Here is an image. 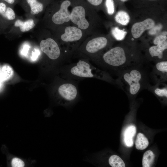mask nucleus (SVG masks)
I'll return each instance as SVG.
<instances>
[{
  "label": "nucleus",
  "mask_w": 167,
  "mask_h": 167,
  "mask_svg": "<svg viewBox=\"0 0 167 167\" xmlns=\"http://www.w3.org/2000/svg\"><path fill=\"white\" fill-rule=\"evenodd\" d=\"M50 0H20L19 4L26 13V15L37 19L44 14Z\"/></svg>",
  "instance_id": "11"
},
{
  "label": "nucleus",
  "mask_w": 167,
  "mask_h": 167,
  "mask_svg": "<svg viewBox=\"0 0 167 167\" xmlns=\"http://www.w3.org/2000/svg\"><path fill=\"white\" fill-rule=\"evenodd\" d=\"M147 89L159 97L167 98V85L165 83H157L154 85L150 84Z\"/></svg>",
  "instance_id": "16"
},
{
  "label": "nucleus",
  "mask_w": 167,
  "mask_h": 167,
  "mask_svg": "<svg viewBox=\"0 0 167 167\" xmlns=\"http://www.w3.org/2000/svg\"><path fill=\"white\" fill-rule=\"evenodd\" d=\"M40 52L39 50L35 49L32 53L31 59L32 60L34 61L36 60L38 58L39 55L40 54Z\"/></svg>",
  "instance_id": "28"
},
{
  "label": "nucleus",
  "mask_w": 167,
  "mask_h": 167,
  "mask_svg": "<svg viewBox=\"0 0 167 167\" xmlns=\"http://www.w3.org/2000/svg\"><path fill=\"white\" fill-rule=\"evenodd\" d=\"M29 48V46L27 45H25L23 46L21 50V54L24 56H26L27 54Z\"/></svg>",
  "instance_id": "30"
},
{
  "label": "nucleus",
  "mask_w": 167,
  "mask_h": 167,
  "mask_svg": "<svg viewBox=\"0 0 167 167\" xmlns=\"http://www.w3.org/2000/svg\"><path fill=\"white\" fill-rule=\"evenodd\" d=\"M13 71L9 65L5 64L1 66L0 68V80L2 82L9 79L13 75Z\"/></svg>",
  "instance_id": "18"
},
{
  "label": "nucleus",
  "mask_w": 167,
  "mask_h": 167,
  "mask_svg": "<svg viewBox=\"0 0 167 167\" xmlns=\"http://www.w3.org/2000/svg\"><path fill=\"white\" fill-rule=\"evenodd\" d=\"M110 41L106 36L94 33L87 36L77 50L76 53L94 61L109 48Z\"/></svg>",
  "instance_id": "7"
},
{
  "label": "nucleus",
  "mask_w": 167,
  "mask_h": 167,
  "mask_svg": "<svg viewBox=\"0 0 167 167\" xmlns=\"http://www.w3.org/2000/svg\"><path fill=\"white\" fill-rule=\"evenodd\" d=\"M167 49V40L156 45L150 47L148 50L150 60L156 62L166 60L164 58V52Z\"/></svg>",
  "instance_id": "14"
},
{
  "label": "nucleus",
  "mask_w": 167,
  "mask_h": 167,
  "mask_svg": "<svg viewBox=\"0 0 167 167\" xmlns=\"http://www.w3.org/2000/svg\"><path fill=\"white\" fill-rule=\"evenodd\" d=\"M17 17L14 7L0 0V34L5 33Z\"/></svg>",
  "instance_id": "12"
},
{
  "label": "nucleus",
  "mask_w": 167,
  "mask_h": 167,
  "mask_svg": "<svg viewBox=\"0 0 167 167\" xmlns=\"http://www.w3.org/2000/svg\"><path fill=\"white\" fill-rule=\"evenodd\" d=\"M71 25L82 30L88 36L95 33L98 21L96 11L84 0H78L70 15Z\"/></svg>",
  "instance_id": "5"
},
{
  "label": "nucleus",
  "mask_w": 167,
  "mask_h": 167,
  "mask_svg": "<svg viewBox=\"0 0 167 167\" xmlns=\"http://www.w3.org/2000/svg\"><path fill=\"white\" fill-rule=\"evenodd\" d=\"M81 57L76 62L66 65L63 72L65 79L77 80L87 78H94L111 84L115 80L107 72L93 66L86 57Z\"/></svg>",
  "instance_id": "4"
},
{
  "label": "nucleus",
  "mask_w": 167,
  "mask_h": 167,
  "mask_svg": "<svg viewBox=\"0 0 167 167\" xmlns=\"http://www.w3.org/2000/svg\"><path fill=\"white\" fill-rule=\"evenodd\" d=\"M151 79L155 84L165 83L167 81V61L166 60L158 62L153 66L149 73Z\"/></svg>",
  "instance_id": "13"
},
{
  "label": "nucleus",
  "mask_w": 167,
  "mask_h": 167,
  "mask_svg": "<svg viewBox=\"0 0 167 167\" xmlns=\"http://www.w3.org/2000/svg\"><path fill=\"white\" fill-rule=\"evenodd\" d=\"M41 31L38 39L41 51L53 61L67 59L60 44L51 32L44 28Z\"/></svg>",
  "instance_id": "8"
},
{
  "label": "nucleus",
  "mask_w": 167,
  "mask_h": 167,
  "mask_svg": "<svg viewBox=\"0 0 167 167\" xmlns=\"http://www.w3.org/2000/svg\"><path fill=\"white\" fill-rule=\"evenodd\" d=\"M51 32L60 44L67 59L75 53L88 36L81 29L71 24L62 27Z\"/></svg>",
  "instance_id": "6"
},
{
  "label": "nucleus",
  "mask_w": 167,
  "mask_h": 167,
  "mask_svg": "<svg viewBox=\"0 0 167 167\" xmlns=\"http://www.w3.org/2000/svg\"><path fill=\"white\" fill-rule=\"evenodd\" d=\"M116 0H104L102 8H104L107 13L109 15L114 13Z\"/></svg>",
  "instance_id": "22"
},
{
  "label": "nucleus",
  "mask_w": 167,
  "mask_h": 167,
  "mask_svg": "<svg viewBox=\"0 0 167 167\" xmlns=\"http://www.w3.org/2000/svg\"><path fill=\"white\" fill-rule=\"evenodd\" d=\"M142 2H156V1H158L160 0H141Z\"/></svg>",
  "instance_id": "31"
},
{
  "label": "nucleus",
  "mask_w": 167,
  "mask_h": 167,
  "mask_svg": "<svg viewBox=\"0 0 167 167\" xmlns=\"http://www.w3.org/2000/svg\"><path fill=\"white\" fill-rule=\"evenodd\" d=\"M75 81L74 80L65 79L57 88L58 94L66 103L73 102L78 96L79 90Z\"/></svg>",
  "instance_id": "10"
},
{
  "label": "nucleus",
  "mask_w": 167,
  "mask_h": 167,
  "mask_svg": "<svg viewBox=\"0 0 167 167\" xmlns=\"http://www.w3.org/2000/svg\"><path fill=\"white\" fill-rule=\"evenodd\" d=\"M117 0L118 1H119L121 2H126L128 1L129 0Z\"/></svg>",
  "instance_id": "32"
},
{
  "label": "nucleus",
  "mask_w": 167,
  "mask_h": 167,
  "mask_svg": "<svg viewBox=\"0 0 167 167\" xmlns=\"http://www.w3.org/2000/svg\"><path fill=\"white\" fill-rule=\"evenodd\" d=\"M3 82L0 80V89L1 88L2 86Z\"/></svg>",
  "instance_id": "33"
},
{
  "label": "nucleus",
  "mask_w": 167,
  "mask_h": 167,
  "mask_svg": "<svg viewBox=\"0 0 167 167\" xmlns=\"http://www.w3.org/2000/svg\"><path fill=\"white\" fill-rule=\"evenodd\" d=\"M110 165L112 167H125V165L122 160L118 156L113 155L109 160Z\"/></svg>",
  "instance_id": "23"
},
{
  "label": "nucleus",
  "mask_w": 167,
  "mask_h": 167,
  "mask_svg": "<svg viewBox=\"0 0 167 167\" xmlns=\"http://www.w3.org/2000/svg\"><path fill=\"white\" fill-rule=\"evenodd\" d=\"M143 64L117 73L115 83L131 96H136L150 84L149 73Z\"/></svg>",
  "instance_id": "3"
},
{
  "label": "nucleus",
  "mask_w": 167,
  "mask_h": 167,
  "mask_svg": "<svg viewBox=\"0 0 167 167\" xmlns=\"http://www.w3.org/2000/svg\"><path fill=\"white\" fill-rule=\"evenodd\" d=\"M11 165L13 167H23L25 165L23 160L18 158H14L11 161Z\"/></svg>",
  "instance_id": "26"
},
{
  "label": "nucleus",
  "mask_w": 167,
  "mask_h": 167,
  "mask_svg": "<svg viewBox=\"0 0 167 167\" xmlns=\"http://www.w3.org/2000/svg\"></svg>",
  "instance_id": "34"
},
{
  "label": "nucleus",
  "mask_w": 167,
  "mask_h": 167,
  "mask_svg": "<svg viewBox=\"0 0 167 167\" xmlns=\"http://www.w3.org/2000/svg\"><path fill=\"white\" fill-rule=\"evenodd\" d=\"M78 0H50L44 13L43 28L51 32L71 24V10Z\"/></svg>",
  "instance_id": "2"
},
{
  "label": "nucleus",
  "mask_w": 167,
  "mask_h": 167,
  "mask_svg": "<svg viewBox=\"0 0 167 167\" xmlns=\"http://www.w3.org/2000/svg\"><path fill=\"white\" fill-rule=\"evenodd\" d=\"M115 19L116 22L123 25H126L129 22L130 17L127 12L120 10L116 15Z\"/></svg>",
  "instance_id": "20"
},
{
  "label": "nucleus",
  "mask_w": 167,
  "mask_h": 167,
  "mask_svg": "<svg viewBox=\"0 0 167 167\" xmlns=\"http://www.w3.org/2000/svg\"><path fill=\"white\" fill-rule=\"evenodd\" d=\"M154 158L155 155L153 152L150 150L147 151L143 155L142 159V166L143 167L152 166Z\"/></svg>",
  "instance_id": "21"
},
{
  "label": "nucleus",
  "mask_w": 167,
  "mask_h": 167,
  "mask_svg": "<svg viewBox=\"0 0 167 167\" xmlns=\"http://www.w3.org/2000/svg\"><path fill=\"white\" fill-rule=\"evenodd\" d=\"M3 1L13 7L17 4L19 3L20 0H0Z\"/></svg>",
  "instance_id": "29"
},
{
  "label": "nucleus",
  "mask_w": 167,
  "mask_h": 167,
  "mask_svg": "<svg viewBox=\"0 0 167 167\" xmlns=\"http://www.w3.org/2000/svg\"><path fill=\"white\" fill-rule=\"evenodd\" d=\"M155 25L154 21L151 18H147L142 21L135 23L131 28L132 36L135 38H138L144 31L153 28Z\"/></svg>",
  "instance_id": "15"
},
{
  "label": "nucleus",
  "mask_w": 167,
  "mask_h": 167,
  "mask_svg": "<svg viewBox=\"0 0 167 167\" xmlns=\"http://www.w3.org/2000/svg\"><path fill=\"white\" fill-rule=\"evenodd\" d=\"M112 35L117 41L123 40L127 33L124 30H121L118 27L113 28L111 31Z\"/></svg>",
  "instance_id": "24"
},
{
  "label": "nucleus",
  "mask_w": 167,
  "mask_h": 167,
  "mask_svg": "<svg viewBox=\"0 0 167 167\" xmlns=\"http://www.w3.org/2000/svg\"><path fill=\"white\" fill-rule=\"evenodd\" d=\"M96 11L102 8L104 0H83Z\"/></svg>",
  "instance_id": "25"
},
{
  "label": "nucleus",
  "mask_w": 167,
  "mask_h": 167,
  "mask_svg": "<svg viewBox=\"0 0 167 167\" xmlns=\"http://www.w3.org/2000/svg\"><path fill=\"white\" fill-rule=\"evenodd\" d=\"M25 19L18 16L17 18L5 33L8 37L19 36L32 30L39 20L34 17L26 15Z\"/></svg>",
  "instance_id": "9"
},
{
  "label": "nucleus",
  "mask_w": 167,
  "mask_h": 167,
  "mask_svg": "<svg viewBox=\"0 0 167 167\" xmlns=\"http://www.w3.org/2000/svg\"><path fill=\"white\" fill-rule=\"evenodd\" d=\"M142 60L134 49L117 46L103 53L94 62L117 73L143 64Z\"/></svg>",
  "instance_id": "1"
},
{
  "label": "nucleus",
  "mask_w": 167,
  "mask_h": 167,
  "mask_svg": "<svg viewBox=\"0 0 167 167\" xmlns=\"http://www.w3.org/2000/svg\"><path fill=\"white\" fill-rule=\"evenodd\" d=\"M136 132V128L133 125H131L125 129L124 133V139L126 145L131 147L133 145V138Z\"/></svg>",
  "instance_id": "17"
},
{
  "label": "nucleus",
  "mask_w": 167,
  "mask_h": 167,
  "mask_svg": "<svg viewBox=\"0 0 167 167\" xmlns=\"http://www.w3.org/2000/svg\"><path fill=\"white\" fill-rule=\"evenodd\" d=\"M148 144V141L144 135L141 133H138L135 142L136 148L138 150H143L147 147Z\"/></svg>",
  "instance_id": "19"
},
{
  "label": "nucleus",
  "mask_w": 167,
  "mask_h": 167,
  "mask_svg": "<svg viewBox=\"0 0 167 167\" xmlns=\"http://www.w3.org/2000/svg\"><path fill=\"white\" fill-rule=\"evenodd\" d=\"M167 37L166 35H161L156 36L154 40L153 44L156 45L167 40Z\"/></svg>",
  "instance_id": "27"
}]
</instances>
